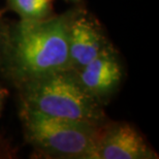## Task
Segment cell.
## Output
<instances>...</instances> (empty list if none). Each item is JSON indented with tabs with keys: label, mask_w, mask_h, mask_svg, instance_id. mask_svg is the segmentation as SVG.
Segmentation results:
<instances>
[{
	"label": "cell",
	"mask_w": 159,
	"mask_h": 159,
	"mask_svg": "<svg viewBox=\"0 0 159 159\" xmlns=\"http://www.w3.org/2000/svg\"><path fill=\"white\" fill-rule=\"evenodd\" d=\"M74 14L20 20L6 31L1 54L9 74L21 85L69 68L68 30Z\"/></svg>",
	"instance_id": "obj_1"
},
{
	"label": "cell",
	"mask_w": 159,
	"mask_h": 159,
	"mask_svg": "<svg viewBox=\"0 0 159 159\" xmlns=\"http://www.w3.org/2000/svg\"><path fill=\"white\" fill-rule=\"evenodd\" d=\"M23 106L56 118L104 125L98 99L83 87L72 69H64L22 84Z\"/></svg>",
	"instance_id": "obj_2"
},
{
	"label": "cell",
	"mask_w": 159,
	"mask_h": 159,
	"mask_svg": "<svg viewBox=\"0 0 159 159\" xmlns=\"http://www.w3.org/2000/svg\"><path fill=\"white\" fill-rule=\"evenodd\" d=\"M25 133L33 146L55 158L95 159L101 126L43 115L23 106Z\"/></svg>",
	"instance_id": "obj_3"
},
{
	"label": "cell",
	"mask_w": 159,
	"mask_h": 159,
	"mask_svg": "<svg viewBox=\"0 0 159 159\" xmlns=\"http://www.w3.org/2000/svg\"><path fill=\"white\" fill-rule=\"evenodd\" d=\"M157 154L127 123L102 125L96 143L95 159H154Z\"/></svg>",
	"instance_id": "obj_4"
},
{
	"label": "cell",
	"mask_w": 159,
	"mask_h": 159,
	"mask_svg": "<svg viewBox=\"0 0 159 159\" xmlns=\"http://www.w3.org/2000/svg\"><path fill=\"white\" fill-rule=\"evenodd\" d=\"M107 47L106 36L96 22L81 11H75L68 30L69 68L78 71Z\"/></svg>",
	"instance_id": "obj_5"
},
{
	"label": "cell",
	"mask_w": 159,
	"mask_h": 159,
	"mask_svg": "<svg viewBox=\"0 0 159 159\" xmlns=\"http://www.w3.org/2000/svg\"><path fill=\"white\" fill-rule=\"evenodd\" d=\"M75 72L85 90L99 101L112 95L122 79L119 58L110 46Z\"/></svg>",
	"instance_id": "obj_6"
},
{
	"label": "cell",
	"mask_w": 159,
	"mask_h": 159,
	"mask_svg": "<svg viewBox=\"0 0 159 159\" xmlns=\"http://www.w3.org/2000/svg\"><path fill=\"white\" fill-rule=\"evenodd\" d=\"M8 8L19 15L21 20L39 21L53 16L50 0H6Z\"/></svg>",
	"instance_id": "obj_7"
},
{
	"label": "cell",
	"mask_w": 159,
	"mask_h": 159,
	"mask_svg": "<svg viewBox=\"0 0 159 159\" xmlns=\"http://www.w3.org/2000/svg\"><path fill=\"white\" fill-rule=\"evenodd\" d=\"M6 30L4 26H3L1 20H0V53L2 51L3 44H4V40H5V36H6Z\"/></svg>",
	"instance_id": "obj_8"
},
{
	"label": "cell",
	"mask_w": 159,
	"mask_h": 159,
	"mask_svg": "<svg viewBox=\"0 0 159 159\" xmlns=\"http://www.w3.org/2000/svg\"><path fill=\"white\" fill-rule=\"evenodd\" d=\"M6 94H7V92H6L2 87H0V110H1V107H2L3 101L5 99Z\"/></svg>",
	"instance_id": "obj_9"
},
{
	"label": "cell",
	"mask_w": 159,
	"mask_h": 159,
	"mask_svg": "<svg viewBox=\"0 0 159 159\" xmlns=\"http://www.w3.org/2000/svg\"><path fill=\"white\" fill-rule=\"evenodd\" d=\"M68 1H71V2H80V0H68Z\"/></svg>",
	"instance_id": "obj_10"
}]
</instances>
